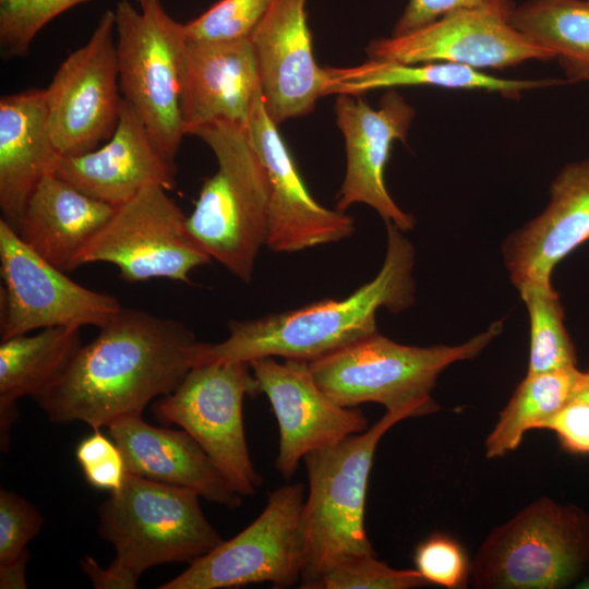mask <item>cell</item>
I'll list each match as a JSON object with an SVG mask.
<instances>
[{
    "label": "cell",
    "mask_w": 589,
    "mask_h": 589,
    "mask_svg": "<svg viewBox=\"0 0 589 589\" xmlns=\"http://www.w3.org/2000/svg\"><path fill=\"white\" fill-rule=\"evenodd\" d=\"M197 342L175 320L122 308L35 401L53 422L81 421L94 430L140 417L194 366Z\"/></svg>",
    "instance_id": "cell-1"
},
{
    "label": "cell",
    "mask_w": 589,
    "mask_h": 589,
    "mask_svg": "<svg viewBox=\"0 0 589 589\" xmlns=\"http://www.w3.org/2000/svg\"><path fill=\"white\" fill-rule=\"evenodd\" d=\"M387 248L376 276L347 298L313 302L259 318L232 320L228 337L197 342L194 365L250 362L260 358L312 361L376 333V313H398L413 302L414 250L398 227L386 223Z\"/></svg>",
    "instance_id": "cell-2"
},
{
    "label": "cell",
    "mask_w": 589,
    "mask_h": 589,
    "mask_svg": "<svg viewBox=\"0 0 589 589\" xmlns=\"http://www.w3.org/2000/svg\"><path fill=\"white\" fill-rule=\"evenodd\" d=\"M503 329L501 321L457 346L417 347L373 333L309 362L317 385L337 404L376 402L419 417L437 411L431 397L438 375L478 356Z\"/></svg>",
    "instance_id": "cell-3"
},
{
    "label": "cell",
    "mask_w": 589,
    "mask_h": 589,
    "mask_svg": "<svg viewBox=\"0 0 589 589\" xmlns=\"http://www.w3.org/2000/svg\"><path fill=\"white\" fill-rule=\"evenodd\" d=\"M218 170L204 180L187 227L199 247L244 283L266 244L268 185L247 127L214 122L197 129Z\"/></svg>",
    "instance_id": "cell-4"
},
{
    "label": "cell",
    "mask_w": 589,
    "mask_h": 589,
    "mask_svg": "<svg viewBox=\"0 0 589 589\" xmlns=\"http://www.w3.org/2000/svg\"><path fill=\"white\" fill-rule=\"evenodd\" d=\"M410 418L388 411L364 432L308 453L309 493L302 512L304 565L300 588L311 589L320 576L347 560L375 554L364 527L368 480L383 435Z\"/></svg>",
    "instance_id": "cell-5"
},
{
    "label": "cell",
    "mask_w": 589,
    "mask_h": 589,
    "mask_svg": "<svg viewBox=\"0 0 589 589\" xmlns=\"http://www.w3.org/2000/svg\"><path fill=\"white\" fill-rule=\"evenodd\" d=\"M589 573V514L542 497L495 528L471 563L480 589H560Z\"/></svg>",
    "instance_id": "cell-6"
},
{
    "label": "cell",
    "mask_w": 589,
    "mask_h": 589,
    "mask_svg": "<svg viewBox=\"0 0 589 589\" xmlns=\"http://www.w3.org/2000/svg\"><path fill=\"white\" fill-rule=\"evenodd\" d=\"M199 497L193 490L128 472L99 509V534L116 551L111 565L140 578L151 567L190 564L216 548L223 539Z\"/></svg>",
    "instance_id": "cell-7"
},
{
    "label": "cell",
    "mask_w": 589,
    "mask_h": 589,
    "mask_svg": "<svg viewBox=\"0 0 589 589\" xmlns=\"http://www.w3.org/2000/svg\"><path fill=\"white\" fill-rule=\"evenodd\" d=\"M116 4L115 27L122 98L147 128L161 152L175 160L185 135L181 98L187 36L161 0Z\"/></svg>",
    "instance_id": "cell-8"
},
{
    "label": "cell",
    "mask_w": 589,
    "mask_h": 589,
    "mask_svg": "<svg viewBox=\"0 0 589 589\" xmlns=\"http://www.w3.org/2000/svg\"><path fill=\"white\" fill-rule=\"evenodd\" d=\"M259 394L249 362L197 364L168 395L157 398L153 414L177 424L205 450L230 486L242 497L262 484L244 434L243 399Z\"/></svg>",
    "instance_id": "cell-9"
},
{
    "label": "cell",
    "mask_w": 589,
    "mask_h": 589,
    "mask_svg": "<svg viewBox=\"0 0 589 589\" xmlns=\"http://www.w3.org/2000/svg\"><path fill=\"white\" fill-rule=\"evenodd\" d=\"M305 490L285 484L268 496L263 512L232 539L190 563L159 589H221L269 582L288 588L300 581L304 565L302 512Z\"/></svg>",
    "instance_id": "cell-10"
},
{
    "label": "cell",
    "mask_w": 589,
    "mask_h": 589,
    "mask_svg": "<svg viewBox=\"0 0 589 589\" xmlns=\"http://www.w3.org/2000/svg\"><path fill=\"white\" fill-rule=\"evenodd\" d=\"M212 259L191 237L187 215L158 184L116 207L88 243L79 265L105 262L129 283L155 278L189 283L190 273Z\"/></svg>",
    "instance_id": "cell-11"
},
{
    "label": "cell",
    "mask_w": 589,
    "mask_h": 589,
    "mask_svg": "<svg viewBox=\"0 0 589 589\" xmlns=\"http://www.w3.org/2000/svg\"><path fill=\"white\" fill-rule=\"evenodd\" d=\"M1 340L35 329L104 326L121 309L109 293L70 279L0 219Z\"/></svg>",
    "instance_id": "cell-12"
},
{
    "label": "cell",
    "mask_w": 589,
    "mask_h": 589,
    "mask_svg": "<svg viewBox=\"0 0 589 589\" xmlns=\"http://www.w3.org/2000/svg\"><path fill=\"white\" fill-rule=\"evenodd\" d=\"M115 33V12L109 10L45 89L49 131L62 156L95 149L117 128L122 96Z\"/></svg>",
    "instance_id": "cell-13"
},
{
    "label": "cell",
    "mask_w": 589,
    "mask_h": 589,
    "mask_svg": "<svg viewBox=\"0 0 589 589\" xmlns=\"http://www.w3.org/2000/svg\"><path fill=\"white\" fill-rule=\"evenodd\" d=\"M259 394L272 406L279 428L277 471L290 479L315 449L364 432L369 421L353 407L334 401L315 382L308 361L260 358L249 362Z\"/></svg>",
    "instance_id": "cell-14"
},
{
    "label": "cell",
    "mask_w": 589,
    "mask_h": 589,
    "mask_svg": "<svg viewBox=\"0 0 589 589\" xmlns=\"http://www.w3.org/2000/svg\"><path fill=\"white\" fill-rule=\"evenodd\" d=\"M247 131L267 179L266 247L291 253L338 242L353 233L351 216L321 205L308 191L277 124L265 109L262 89L255 97Z\"/></svg>",
    "instance_id": "cell-15"
},
{
    "label": "cell",
    "mask_w": 589,
    "mask_h": 589,
    "mask_svg": "<svg viewBox=\"0 0 589 589\" xmlns=\"http://www.w3.org/2000/svg\"><path fill=\"white\" fill-rule=\"evenodd\" d=\"M335 112L347 156L337 209L345 212L352 204L363 203L374 208L385 223L401 231L412 229L414 218L392 199L384 171L394 141H406L416 113L413 107L395 91H388L376 109L361 96L338 95Z\"/></svg>",
    "instance_id": "cell-16"
},
{
    "label": "cell",
    "mask_w": 589,
    "mask_h": 589,
    "mask_svg": "<svg viewBox=\"0 0 589 589\" xmlns=\"http://www.w3.org/2000/svg\"><path fill=\"white\" fill-rule=\"evenodd\" d=\"M371 58L402 63L449 62L505 69L553 56L514 28L508 17L486 10H460L406 35L373 40Z\"/></svg>",
    "instance_id": "cell-17"
},
{
    "label": "cell",
    "mask_w": 589,
    "mask_h": 589,
    "mask_svg": "<svg viewBox=\"0 0 589 589\" xmlns=\"http://www.w3.org/2000/svg\"><path fill=\"white\" fill-rule=\"evenodd\" d=\"M306 0H273L250 36L265 109L279 124L310 113L327 73L314 59Z\"/></svg>",
    "instance_id": "cell-18"
},
{
    "label": "cell",
    "mask_w": 589,
    "mask_h": 589,
    "mask_svg": "<svg viewBox=\"0 0 589 589\" xmlns=\"http://www.w3.org/2000/svg\"><path fill=\"white\" fill-rule=\"evenodd\" d=\"M176 171L175 161L161 152L122 98L118 124L108 142L85 154L61 156L53 173L81 192L118 207L152 184L172 190Z\"/></svg>",
    "instance_id": "cell-19"
},
{
    "label": "cell",
    "mask_w": 589,
    "mask_h": 589,
    "mask_svg": "<svg viewBox=\"0 0 589 589\" xmlns=\"http://www.w3.org/2000/svg\"><path fill=\"white\" fill-rule=\"evenodd\" d=\"M260 92L250 39H187L181 98L185 134L214 122L247 127Z\"/></svg>",
    "instance_id": "cell-20"
},
{
    "label": "cell",
    "mask_w": 589,
    "mask_h": 589,
    "mask_svg": "<svg viewBox=\"0 0 589 589\" xmlns=\"http://www.w3.org/2000/svg\"><path fill=\"white\" fill-rule=\"evenodd\" d=\"M589 239V159L565 166L545 209L504 243V262L517 289L551 283L554 267Z\"/></svg>",
    "instance_id": "cell-21"
},
{
    "label": "cell",
    "mask_w": 589,
    "mask_h": 589,
    "mask_svg": "<svg viewBox=\"0 0 589 589\" xmlns=\"http://www.w3.org/2000/svg\"><path fill=\"white\" fill-rule=\"evenodd\" d=\"M108 428L129 473L193 490L229 509L242 505V496L184 430L156 428L142 416L119 420Z\"/></svg>",
    "instance_id": "cell-22"
},
{
    "label": "cell",
    "mask_w": 589,
    "mask_h": 589,
    "mask_svg": "<svg viewBox=\"0 0 589 589\" xmlns=\"http://www.w3.org/2000/svg\"><path fill=\"white\" fill-rule=\"evenodd\" d=\"M48 127L45 89L32 88L0 98V209L17 229L40 180L61 158Z\"/></svg>",
    "instance_id": "cell-23"
},
{
    "label": "cell",
    "mask_w": 589,
    "mask_h": 589,
    "mask_svg": "<svg viewBox=\"0 0 589 589\" xmlns=\"http://www.w3.org/2000/svg\"><path fill=\"white\" fill-rule=\"evenodd\" d=\"M115 211L51 172L35 188L15 231L36 253L67 273L80 267V255Z\"/></svg>",
    "instance_id": "cell-24"
},
{
    "label": "cell",
    "mask_w": 589,
    "mask_h": 589,
    "mask_svg": "<svg viewBox=\"0 0 589 589\" xmlns=\"http://www.w3.org/2000/svg\"><path fill=\"white\" fill-rule=\"evenodd\" d=\"M80 328L57 326L17 335L0 345V445L9 447L17 418L16 400L43 394L81 347Z\"/></svg>",
    "instance_id": "cell-25"
},
{
    "label": "cell",
    "mask_w": 589,
    "mask_h": 589,
    "mask_svg": "<svg viewBox=\"0 0 589 589\" xmlns=\"http://www.w3.org/2000/svg\"><path fill=\"white\" fill-rule=\"evenodd\" d=\"M325 95H354L399 86H436L450 89H482L517 98L526 89L553 81L508 80L488 75L479 70L449 62L402 63L371 58L349 68L326 67Z\"/></svg>",
    "instance_id": "cell-26"
},
{
    "label": "cell",
    "mask_w": 589,
    "mask_h": 589,
    "mask_svg": "<svg viewBox=\"0 0 589 589\" xmlns=\"http://www.w3.org/2000/svg\"><path fill=\"white\" fill-rule=\"evenodd\" d=\"M508 21L556 58L569 82L589 81V0H525Z\"/></svg>",
    "instance_id": "cell-27"
},
{
    "label": "cell",
    "mask_w": 589,
    "mask_h": 589,
    "mask_svg": "<svg viewBox=\"0 0 589 589\" xmlns=\"http://www.w3.org/2000/svg\"><path fill=\"white\" fill-rule=\"evenodd\" d=\"M584 378L585 372L577 366L527 373L486 437V457L498 458L515 450L526 432L541 429L544 422L576 397Z\"/></svg>",
    "instance_id": "cell-28"
},
{
    "label": "cell",
    "mask_w": 589,
    "mask_h": 589,
    "mask_svg": "<svg viewBox=\"0 0 589 589\" xmlns=\"http://www.w3.org/2000/svg\"><path fill=\"white\" fill-rule=\"evenodd\" d=\"M530 322L528 374L577 366L574 344L564 325V311L551 283L518 289Z\"/></svg>",
    "instance_id": "cell-29"
},
{
    "label": "cell",
    "mask_w": 589,
    "mask_h": 589,
    "mask_svg": "<svg viewBox=\"0 0 589 589\" xmlns=\"http://www.w3.org/2000/svg\"><path fill=\"white\" fill-rule=\"evenodd\" d=\"M89 0H0L2 58L25 56L35 36L55 17Z\"/></svg>",
    "instance_id": "cell-30"
},
{
    "label": "cell",
    "mask_w": 589,
    "mask_h": 589,
    "mask_svg": "<svg viewBox=\"0 0 589 589\" xmlns=\"http://www.w3.org/2000/svg\"><path fill=\"white\" fill-rule=\"evenodd\" d=\"M424 585L428 582L417 569H395L368 554L330 567L311 589H411Z\"/></svg>",
    "instance_id": "cell-31"
},
{
    "label": "cell",
    "mask_w": 589,
    "mask_h": 589,
    "mask_svg": "<svg viewBox=\"0 0 589 589\" xmlns=\"http://www.w3.org/2000/svg\"><path fill=\"white\" fill-rule=\"evenodd\" d=\"M273 0H219L184 24L188 40L249 39Z\"/></svg>",
    "instance_id": "cell-32"
},
{
    "label": "cell",
    "mask_w": 589,
    "mask_h": 589,
    "mask_svg": "<svg viewBox=\"0 0 589 589\" xmlns=\"http://www.w3.org/2000/svg\"><path fill=\"white\" fill-rule=\"evenodd\" d=\"M413 562L428 585L460 589L469 582L471 563L465 549L445 533L435 532L421 541L414 550Z\"/></svg>",
    "instance_id": "cell-33"
},
{
    "label": "cell",
    "mask_w": 589,
    "mask_h": 589,
    "mask_svg": "<svg viewBox=\"0 0 589 589\" xmlns=\"http://www.w3.org/2000/svg\"><path fill=\"white\" fill-rule=\"evenodd\" d=\"M44 518L25 498L2 489L0 491V564L10 562L26 551V544L41 529Z\"/></svg>",
    "instance_id": "cell-34"
},
{
    "label": "cell",
    "mask_w": 589,
    "mask_h": 589,
    "mask_svg": "<svg viewBox=\"0 0 589 589\" xmlns=\"http://www.w3.org/2000/svg\"><path fill=\"white\" fill-rule=\"evenodd\" d=\"M75 456L93 488L111 493L123 484L128 473L123 456L112 438L99 430H94L79 444Z\"/></svg>",
    "instance_id": "cell-35"
},
{
    "label": "cell",
    "mask_w": 589,
    "mask_h": 589,
    "mask_svg": "<svg viewBox=\"0 0 589 589\" xmlns=\"http://www.w3.org/2000/svg\"><path fill=\"white\" fill-rule=\"evenodd\" d=\"M512 0H408L393 36L406 35L460 10H486L508 17L515 8Z\"/></svg>",
    "instance_id": "cell-36"
},
{
    "label": "cell",
    "mask_w": 589,
    "mask_h": 589,
    "mask_svg": "<svg viewBox=\"0 0 589 589\" xmlns=\"http://www.w3.org/2000/svg\"><path fill=\"white\" fill-rule=\"evenodd\" d=\"M556 433L562 446L573 454H589V401L575 397L543 423Z\"/></svg>",
    "instance_id": "cell-37"
},
{
    "label": "cell",
    "mask_w": 589,
    "mask_h": 589,
    "mask_svg": "<svg viewBox=\"0 0 589 589\" xmlns=\"http://www.w3.org/2000/svg\"><path fill=\"white\" fill-rule=\"evenodd\" d=\"M82 570L98 589H134L137 587L139 578L134 575L119 569L111 564L107 568H101L97 562L89 556L81 562Z\"/></svg>",
    "instance_id": "cell-38"
},
{
    "label": "cell",
    "mask_w": 589,
    "mask_h": 589,
    "mask_svg": "<svg viewBox=\"0 0 589 589\" xmlns=\"http://www.w3.org/2000/svg\"><path fill=\"white\" fill-rule=\"evenodd\" d=\"M29 553L26 550L19 557L0 564V588L24 589L26 588L25 570Z\"/></svg>",
    "instance_id": "cell-39"
},
{
    "label": "cell",
    "mask_w": 589,
    "mask_h": 589,
    "mask_svg": "<svg viewBox=\"0 0 589 589\" xmlns=\"http://www.w3.org/2000/svg\"><path fill=\"white\" fill-rule=\"evenodd\" d=\"M576 397L589 401V370L585 372L584 382H582Z\"/></svg>",
    "instance_id": "cell-40"
},
{
    "label": "cell",
    "mask_w": 589,
    "mask_h": 589,
    "mask_svg": "<svg viewBox=\"0 0 589 589\" xmlns=\"http://www.w3.org/2000/svg\"><path fill=\"white\" fill-rule=\"evenodd\" d=\"M577 587L578 588H589V573L582 580L579 581Z\"/></svg>",
    "instance_id": "cell-41"
}]
</instances>
